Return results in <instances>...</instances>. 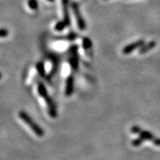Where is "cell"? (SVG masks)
<instances>
[{"label":"cell","mask_w":160,"mask_h":160,"mask_svg":"<svg viewBox=\"0 0 160 160\" xmlns=\"http://www.w3.org/2000/svg\"><path fill=\"white\" fill-rule=\"evenodd\" d=\"M36 68H37V70H38V72H39V74H40V76H45V67H44L43 63H42V62L38 63L36 65Z\"/></svg>","instance_id":"4fadbf2b"},{"label":"cell","mask_w":160,"mask_h":160,"mask_svg":"<svg viewBox=\"0 0 160 160\" xmlns=\"http://www.w3.org/2000/svg\"><path fill=\"white\" fill-rule=\"evenodd\" d=\"M78 47L72 46L70 48V53H69V62L73 70H77L78 68Z\"/></svg>","instance_id":"277c9868"},{"label":"cell","mask_w":160,"mask_h":160,"mask_svg":"<svg viewBox=\"0 0 160 160\" xmlns=\"http://www.w3.org/2000/svg\"><path fill=\"white\" fill-rule=\"evenodd\" d=\"M139 136L142 138L144 140H154L155 139L152 133L148 131H142V130L139 133Z\"/></svg>","instance_id":"9c48e42d"},{"label":"cell","mask_w":160,"mask_h":160,"mask_svg":"<svg viewBox=\"0 0 160 160\" xmlns=\"http://www.w3.org/2000/svg\"><path fill=\"white\" fill-rule=\"evenodd\" d=\"M144 141H145L144 139H143L142 137H140V136H139V137L137 138V139L133 140V142H132V145H133V146H135V147H138V146L141 145L142 144V142Z\"/></svg>","instance_id":"5bb4252c"},{"label":"cell","mask_w":160,"mask_h":160,"mask_svg":"<svg viewBox=\"0 0 160 160\" xmlns=\"http://www.w3.org/2000/svg\"><path fill=\"white\" fill-rule=\"evenodd\" d=\"M156 45V43L154 41H152V42H149L147 45H144L143 46H142L140 48V50H139V53L140 54H144V53H147V51H151V49H153L154 48H155V46Z\"/></svg>","instance_id":"ba28073f"},{"label":"cell","mask_w":160,"mask_h":160,"mask_svg":"<svg viewBox=\"0 0 160 160\" xmlns=\"http://www.w3.org/2000/svg\"><path fill=\"white\" fill-rule=\"evenodd\" d=\"M144 40L140 39L136 41V42H133V43L129 44V45H128L127 46H125V48H123V50H122V53H123L124 54L126 55L129 54V53H131V52H133L134 50L141 48L142 46H143V45H144Z\"/></svg>","instance_id":"5b68a950"},{"label":"cell","mask_w":160,"mask_h":160,"mask_svg":"<svg viewBox=\"0 0 160 160\" xmlns=\"http://www.w3.org/2000/svg\"><path fill=\"white\" fill-rule=\"evenodd\" d=\"M0 34H1V37H5V36H8V31H7L6 29L2 28Z\"/></svg>","instance_id":"2e32d148"},{"label":"cell","mask_w":160,"mask_h":160,"mask_svg":"<svg viewBox=\"0 0 160 160\" xmlns=\"http://www.w3.org/2000/svg\"><path fill=\"white\" fill-rule=\"evenodd\" d=\"M27 5H28L29 8H31V10H36L38 9V2L37 0H28L27 1Z\"/></svg>","instance_id":"8fae6325"},{"label":"cell","mask_w":160,"mask_h":160,"mask_svg":"<svg viewBox=\"0 0 160 160\" xmlns=\"http://www.w3.org/2000/svg\"><path fill=\"white\" fill-rule=\"evenodd\" d=\"M71 7H72L74 14L76 17V20L78 27L81 31H84L86 28V23H85V19H83L82 14H81L79 5L76 2H74L71 3Z\"/></svg>","instance_id":"3957f363"},{"label":"cell","mask_w":160,"mask_h":160,"mask_svg":"<svg viewBox=\"0 0 160 160\" xmlns=\"http://www.w3.org/2000/svg\"><path fill=\"white\" fill-rule=\"evenodd\" d=\"M68 2L69 0H62L63 16H64V20L63 21L66 23L67 27L71 25V19H70V14H69L68 12Z\"/></svg>","instance_id":"8992f818"},{"label":"cell","mask_w":160,"mask_h":160,"mask_svg":"<svg viewBox=\"0 0 160 160\" xmlns=\"http://www.w3.org/2000/svg\"><path fill=\"white\" fill-rule=\"evenodd\" d=\"M48 1H49V2H54L55 0H48Z\"/></svg>","instance_id":"ac0fdd59"},{"label":"cell","mask_w":160,"mask_h":160,"mask_svg":"<svg viewBox=\"0 0 160 160\" xmlns=\"http://www.w3.org/2000/svg\"><path fill=\"white\" fill-rule=\"evenodd\" d=\"M19 117L22 119V120L24 121V122L32 129L33 131H34L37 136H39V137H42V136H44L45 132H44L43 129H42L40 126H39V125H37V123H36V122H34V120L32 119V118H31L25 111H20L19 114Z\"/></svg>","instance_id":"7a4b0ae2"},{"label":"cell","mask_w":160,"mask_h":160,"mask_svg":"<svg viewBox=\"0 0 160 160\" xmlns=\"http://www.w3.org/2000/svg\"><path fill=\"white\" fill-rule=\"evenodd\" d=\"M142 131V129L139 128V126H136V125H134L131 128V132L133 133H137V134H139V133Z\"/></svg>","instance_id":"9a60e30c"},{"label":"cell","mask_w":160,"mask_h":160,"mask_svg":"<svg viewBox=\"0 0 160 160\" xmlns=\"http://www.w3.org/2000/svg\"><path fill=\"white\" fill-rule=\"evenodd\" d=\"M82 45H83L85 49H89V48H91L92 46L91 41L88 38L85 37V38H83V40H82Z\"/></svg>","instance_id":"7c38bea8"},{"label":"cell","mask_w":160,"mask_h":160,"mask_svg":"<svg viewBox=\"0 0 160 160\" xmlns=\"http://www.w3.org/2000/svg\"><path fill=\"white\" fill-rule=\"evenodd\" d=\"M74 76L73 75H70L66 80V87H65V95L67 96H71L74 92Z\"/></svg>","instance_id":"52a82bcc"},{"label":"cell","mask_w":160,"mask_h":160,"mask_svg":"<svg viewBox=\"0 0 160 160\" xmlns=\"http://www.w3.org/2000/svg\"><path fill=\"white\" fill-rule=\"evenodd\" d=\"M38 92L39 93V95L43 98L45 100V102L48 105V112H49L50 116L53 118L57 116V112H56V107L54 105V103L53 101L52 100V99L50 97V96L48 95V92H47V90L45 86L44 85V84L42 82H39L38 83Z\"/></svg>","instance_id":"6da1fadb"},{"label":"cell","mask_w":160,"mask_h":160,"mask_svg":"<svg viewBox=\"0 0 160 160\" xmlns=\"http://www.w3.org/2000/svg\"><path fill=\"white\" fill-rule=\"evenodd\" d=\"M67 27V25H66V23L64 21H60L58 22L56 25H55V30L57 31H62Z\"/></svg>","instance_id":"30bf717a"},{"label":"cell","mask_w":160,"mask_h":160,"mask_svg":"<svg viewBox=\"0 0 160 160\" xmlns=\"http://www.w3.org/2000/svg\"><path fill=\"white\" fill-rule=\"evenodd\" d=\"M153 142H154V145L157 146H160V139H154Z\"/></svg>","instance_id":"e0dca14e"}]
</instances>
